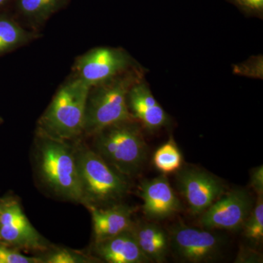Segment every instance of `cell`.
<instances>
[{
  "label": "cell",
  "mask_w": 263,
  "mask_h": 263,
  "mask_svg": "<svg viewBox=\"0 0 263 263\" xmlns=\"http://www.w3.org/2000/svg\"><path fill=\"white\" fill-rule=\"evenodd\" d=\"M127 104L132 116L147 131L154 133L159 130L169 122L168 115L157 101L143 79L129 90Z\"/></svg>",
  "instance_id": "12"
},
{
  "label": "cell",
  "mask_w": 263,
  "mask_h": 263,
  "mask_svg": "<svg viewBox=\"0 0 263 263\" xmlns=\"http://www.w3.org/2000/svg\"><path fill=\"white\" fill-rule=\"evenodd\" d=\"M234 72L240 75L262 77V57H253L252 60L235 66Z\"/></svg>",
  "instance_id": "22"
},
{
  "label": "cell",
  "mask_w": 263,
  "mask_h": 263,
  "mask_svg": "<svg viewBox=\"0 0 263 263\" xmlns=\"http://www.w3.org/2000/svg\"><path fill=\"white\" fill-rule=\"evenodd\" d=\"M92 219L95 242L127 231L133 224V207L122 202L105 207L87 208Z\"/></svg>",
  "instance_id": "13"
},
{
  "label": "cell",
  "mask_w": 263,
  "mask_h": 263,
  "mask_svg": "<svg viewBox=\"0 0 263 263\" xmlns=\"http://www.w3.org/2000/svg\"><path fill=\"white\" fill-rule=\"evenodd\" d=\"M2 198H0V208H1Z\"/></svg>",
  "instance_id": "28"
},
{
  "label": "cell",
  "mask_w": 263,
  "mask_h": 263,
  "mask_svg": "<svg viewBox=\"0 0 263 263\" xmlns=\"http://www.w3.org/2000/svg\"><path fill=\"white\" fill-rule=\"evenodd\" d=\"M250 186L257 195H263V167H255L251 172Z\"/></svg>",
  "instance_id": "25"
},
{
  "label": "cell",
  "mask_w": 263,
  "mask_h": 263,
  "mask_svg": "<svg viewBox=\"0 0 263 263\" xmlns=\"http://www.w3.org/2000/svg\"><path fill=\"white\" fill-rule=\"evenodd\" d=\"M14 0H0V11L9 5L13 4Z\"/></svg>",
  "instance_id": "26"
},
{
  "label": "cell",
  "mask_w": 263,
  "mask_h": 263,
  "mask_svg": "<svg viewBox=\"0 0 263 263\" xmlns=\"http://www.w3.org/2000/svg\"><path fill=\"white\" fill-rule=\"evenodd\" d=\"M143 129L136 119L116 123L91 136L92 149L130 179L141 172L147 160L148 148Z\"/></svg>",
  "instance_id": "5"
},
{
  "label": "cell",
  "mask_w": 263,
  "mask_h": 263,
  "mask_svg": "<svg viewBox=\"0 0 263 263\" xmlns=\"http://www.w3.org/2000/svg\"><path fill=\"white\" fill-rule=\"evenodd\" d=\"M235 262L238 263H259L262 262V254L254 249L243 247L240 249L238 257Z\"/></svg>",
  "instance_id": "24"
},
{
  "label": "cell",
  "mask_w": 263,
  "mask_h": 263,
  "mask_svg": "<svg viewBox=\"0 0 263 263\" xmlns=\"http://www.w3.org/2000/svg\"><path fill=\"white\" fill-rule=\"evenodd\" d=\"M41 36L40 32L24 27L14 15L0 12V57L27 46Z\"/></svg>",
  "instance_id": "17"
},
{
  "label": "cell",
  "mask_w": 263,
  "mask_h": 263,
  "mask_svg": "<svg viewBox=\"0 0 263 263\" xmlns=\"http://www.w3.org/2000/svg\"><path fill=\"white\" fill-rule=\"evenodd\" d=\"M246 238L259 243L263 238V195H257L255 205L246 219L243 228Z\"/></svg>",
  "instance_id": "19"
},
{
  "label": "cell",
  "mask_w": 263,
  "mask_h": 263,
  "mask_svg": "<svg viewBox=\"0 0 263 263\" xmlns=\"http://www.w3.org/2000/svg\"><path fill=\"white\" fill-rule=\"evenodd\" d=\"M243 13L262 18L263 0H228Z\"/></svg>",
  "instance_id": "23"
},
{
  "label": "cell",
  "mask_w": 263,
  "mask_h": 263,
  "mask_svg": "<svg viewBox=\"0 0 263 263\" xmlns=\"http://www.w3.org/2000/svg\"><path fill=\"white\" fill-rule=\"evenodd\" d=\"M253 199L245 189L226 192L200 216L205 229L239 230L243 228L252 208Z\"/></svg>",
  "instance_id": "10"
},
{
  "label": "cell",
  "mask_w": 263,
  "mask_h": 263,
  "mask_svg": "<svg viewBox=\"0 0 263 263\" xmlns=\"http://www.w3.org/2000/svg\"><path fill=\"white\" fill-rule=\"evenodd\" d=\"M129 231L150 262L161 263L166 260L171 249L168 232L152 221H134Z\"/></svg>",
  "instance_id": "15"
},
{
  "label": "cell",
  "mask_w": 263,
  "mask_h": 263,
  "mask_svg": "<svg viewBox=\"0 0 263 263\" xmlns=\"http://www.w3.org/2000/svg\"><path fill=\"white\" fill-rule=\"evenodd\" d=\"M43 263H91L98 262L96 257L72 249H52L42 257Z\"/></svg>",
  "instance_id": "20"
},
{
  "label": "cell",
  "mask_w": 263,
  "mask_h": 263,
  "mask_svg": "<svg viewBox=\"0 0 263 263\" xmlns=\"http://www.w3.org/2000/svg\"><path fill=\"white\" fill-rule=\"evenodd\" d=\"M153 163L156 168L164 175L174 174L182 167V154L174 138H170L157 148L154 154Z\"/></svg>",
  "instance_id": "18"
},
{
  "label": "cell",
  "mask_w": 263,
  "mask_h": 263,
  "mask_svg": "<svg viewBox=\"0 0 263 263\" xmlns=\"http://www.w3.org/2000/svg\"><path fill=\"white\" fill-rule=\"evenodd\" d=\"M81 191L86 208L105 207L120 202L130 189L129 179L116 171L88 146L81 138L73 141Z\"/></svg>",
  "instance_id": "2"
},
{
  "label": "cell",
  "mask_w": 263,
  "mask_h": 263,
  "mask_svg": "<svg viewBox=\"0 0 263 263\" xmlns=\"http://www.w3.org/2000/svg\"><path fill=\"white\" fill-rule=\"evenodd\" d=\"M138 66L124 48L97 47L76 58L71 74L91 87Z\"/></svg>",
  "instance_id": "6"
},
{
  "label": "cell",
  "mask_w": 263,
  "mask_h": 263,
  "mask_svg": "<svg viewBox=\"0 0 263 263\" xmlns=\"http://www.w3.org/2000/svg\"><path fill=\"white\" fill-rule=\"evenodd\" d=\"M167 232L170 248L185 262L214 261L221 254L224 245L219 235L203 228H192L178 222L171 226Z\"/></svg>",
  "instance_id": "7"
},
{
  "label": "cell",
  "mask_w": 263,
  "mask_h": 263,
  "mask_svg": "<svg viewBox=\"0 0 263 263\" xmlns=\"http://www.w3.org/2000/svg\"><path fill=\"white\" fill-rule=\"evenodd\" d=\"M138 190L143 202V214L149 221L164 220L182 209L166 175L144 180L140 183Z\"/></svg>",
  "instance_id": "11"
},
{
  "label": "cell",
  "mask_w": 263,
  "mask_h": 263,
  "mask_svg": "<svg viewBox=\"0 0 263 263\" xmlns=\"http://www.w3.org/2000/svg\"><path fill=\"white\" fill-rule=\"evenodd\" d=\"M93 252L99 260L109 263L151 262L129 230L111 238L95 242Z\"/></svg>",
  "instance_id": "14"
},
{
  "label": "cell",
  "mask_w": 263,
  "mask_h": 263,
  "mask_svg": "<svg viewBox=\"0 0 263 263\" xmlns=\"http://www.w3.org/2000/svg\"><path fill=\"white\" fill-rule=\"evenodd\" d=\"M3 122V118L0 117V124H2V123Z\"/></svg>",
  "instance_id": "27"
},
{
  "label": "cell",
  "mask_w": 263,
  "mask_h": 263,
  "mask_svg": "<svg viewBox=\"0 0 263 263\" xmlns=\"http://www.w3.org/2000/svg\"><path fill=\"white\" fill-rule=\"evenodd\" d=\"M176 173V186L193 215H201L227 192L221 179L201 169L181 167Z\"/></svg>",
  "instance_id": "9"
},
{
  "label": "cell",
  "mask_w": 263,
  "mask_h": 263,
  "mask_svg": "<svg viewBox=\"0 0 263 263\" xmlns=\"http://www.w3.org/2000/svg\"><path fill=\"white\" fill-rule=\"evenodd\" d=\"M35 146L37 172L44 186L60 198L81 203L80 180L73 141L36 133Z\"/></svg>",
  "instance_id": "4"
},
{
  "label": "cell",
  "mask_w": 263,
  "mask_h": 263,
  "mask_svg": "<svg viewBox=\"0 0 263 263\" xmlns=\"http://www.w3.org/2000/svg\"><path fill=\"white\" fill-rule=\"evenodd\" d=\"M0 263H43L41 257H29L0 241Z\"/></svg>",
  "instance_id": "21"
},
{
  "label": "cell",
  "mask_w": 263,
  "mask_h": 263,
  "mask_svg": "<svg viewBox=\"0 0 263 263\" xmlns=\"http://www.w3.org/2000/svg\"><path fill=\"white\" fill-rule=\"evenodd\" d=\"M71 0H14V16L26 28L40 32L53 15L65 9Z\"/></svg>",
  "instance_id": "16"
},
{
  "label": "cell",
  "mask_w": 263,
  "mask_h": 263,
  "mask_svg": "<svg viewBox=\"0 0 263 263\" xmlns=\"http://www.w3.org/2000/svg\"><path fill=\"white\" fill-rule=\"evenodd\" d=\"M89 89L86 83L71 74L38 120L36 133L67 141L83 138Z\"/></svg>",
  "instance_id": "3"
},
{
  "label": "cell",
  "mask_w": 263,
  "mask_h": 263,
  "mask_svg": "<svg viewBox=\"0 0 263 263\" xmlns=\"http://www.w3.org/2000/svg\"><path fill=\"white\" fill-rule=\"evenodd\" d=\"M143 77L144 70L140 65L90 87L83 137H91L116 123L135 119L128 108L127 96Z\"/></svg>",
  "instance_id": "1"
},
{
  "label": "cell",
  "mask_w": 263,
  "mask_h": 263,
  "mask_svg": "<svg viewBox=\"0 0 263 263\" xmlns=\"http://www.w3.org/2000/svg\"><path fill=\"white\" fill-rule=\"evenodd\" d=\"M0 241L18 250L45 252L49 243L32 226L14 197L2 198Z\"/></svg>",
  "instance_id": "8"
}]
</instances>
